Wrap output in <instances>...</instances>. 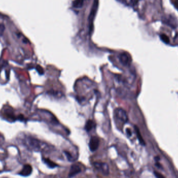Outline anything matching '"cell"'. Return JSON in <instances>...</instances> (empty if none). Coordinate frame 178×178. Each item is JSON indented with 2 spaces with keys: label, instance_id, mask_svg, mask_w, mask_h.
Listing matches in <instances>:
<instances>
[{
  "label": "cell",
  "instance_id": "1",
  "mask_svg": "<svg viewBox=\"0 0 178 178\" xmlns=\"http://www.w3.org/2000/svg\"><path fill=\"white\" fill-rule=\"evenodd\" d=\"M115 117L116 119L123 124L126 123L128 121V116L126 112L121 108H117L115 111Z\"/></svg>",
  "mask_w": 178,
  "mask_h": 178
},
{
  "label": "cell",
  "instance_id": "2",
  "mask_svg": "<svg viewBox=\"0 0 178 178\" xmlns=\"http://www.w3.org/2000/svg\"><path fill=\"white\" fill-rule=\"evenodd\" d=\"M94 166L98 171L104 176H108L109 173V167L106 163H94Z\"/></svg>",
  "mask_w": 178,
  "mask_h": 178
},
{
  "label": "cell",
  "instance_id": "3",
  "mask_svg": "<svg viewBox=\"0 0 178 178\" xmlns=\"http://www.w3.org/2000/svg\"><path fill=\"white\" fill-rule=\"evenodd\" d=\"M163 23L172 28H176L178 26V22L176 18L172 16H166L163 18Z\"/></svg>",
  "mask_w": 178,
  "mask_h": 178
},
{
  "label": "cell",
  "instance_id": "4",
  "mask_svg": "<svg viewBox=\"0 0 178 178\" xmlns=\"http://www.w3.org/2000/svg\"><path fill=\"white\" fill-rule=\"evenodd\" d=\"M100 145V140L97 136H92L90 138L89 142V148L90 151L94 152L97 151Z\"/></svg>",
  "mask_w": 178,
  "mask_h": 178
},
{
  "label": "cell",
  "instance_id": "5",
  "mask_svg": "<svg viewBox=\"0 0 178 178\" xmlns=\"http://www.w3.org/2000/svg\"><path fill=\"white\" fill-rule=\"evenodd\" d=\"M119 60L123 65H129L131 63V57L129 54L127 52L121 53L119 56Z\"/></svg>",
  "mask_w": 178,
  "mask_h": 178
},
{
  "label": "cell",
  "instance_id": "6",
  "mask_svg": "<svg viewBox=\"0 0 178 178\" xmlns=\"http://www.w3.org/2000/svg\"><path fill=\"white\" fill-rule=\"evenodd\" d=\"M98 5H99V0H94L92 7L91 10L90 11V15L89 16V21L90 23H91V25H92V22L97 13Z\"/></svg>",
  "mask_w": 178,
  "mask_h": 178
},
{
  "label": "cell",
  "instance_id": "7",
  "mask_svg": "<svg viewBox=\"0 0 178 178\" xmlns=\"http://www.w3.org/2000/svg\"><path fill=\"white\" fill-rule=\"evenodd\" d=\"M81 169L80 168L78 164H74L71 166V168L70 169V171L69 172V177H73L78 173L81 172Z\"/></svg>",
  "mask_w": 178,
  "mask_h": 178
},
{
  "label": "cell",
  "instance_id": "8",
  "mask_svg": "<svg viewBox=\"0 0 178 178\" xmlns=\"http://www.w3.org/2000/svg\"><path fill=\"white\" fill-rule=\"evenodd\" d=\"M30 145L33 149H40L42 148V144L39 140L33 139V138H30L29 140Z\"/></svg>",
  "mask_w": 178,
  "mask_h": 178
},
{
  "label": "cell",
  "instance_id": "9",
  "mask_svg": "<svg viewBox=\"0 0 178 178\" xmlns=\"http://www.w3.org/2000/svg\"><path fill=\"white\" fill-rule=\"evenodd\" d=\"M32 172V167L30 165H25L23 170L20 173V175L23 176H28Z\"/></svg>",
  "mask_w": 178,
  "mask_h": 178
},
{
  "label": "cell",
  "instance_id": "10",
  "mask_svg": "<svg viewBox=\"0 0 178 178\" xmlns=\"http://www.w3.org/2000/svg\"><path fill=\"white\" fill-rule=\"evenodd\" d=\"M95 127V123L93 121L89 120L85 125V129L87 132H90Z\"/></svg>",
  "mask_w": 178,
  "mask_h": 178
},
{
  "label": "cell",
  "instance_id": "11",
  "mask_svg": "<svg viewBox=\"0 0 178 178\" xmlns=\"http://www.w3.org/2000/svg\"><path fill=\"white\" fill-rule=\"evenodd\" d=\"M43 161L49 168L53 169V168H56L57 166V164H56L55 163H54L53 161H52V160H51L50 159H48V158H44Z\"/></svg>",
  "mask_w": 178,
  "mask_h": 178
},
{
  "label": "cell",
  "instance_id": "12",
  "mask_svg": "<svg viewBox=\"0 0 178 178\" xmlns=\"http://www.w3.org/2000/svg\"><path fill=\"white\" fill-rule=\"evenodd\" d=\"M85 0H74L73 2V7L74 8H81L83 6Z\"/></svg>",
  "mask_w": 178,
  "mask_h": 178
},
{
  "label": "cell",
  "instance_id": "13",
  "mask_svg": "<svg viewBox=\"0 0 178 178\" xmlns=\"http://www.w3.org/2000/svg\"><path fill=\"white\" fill-rule=\"evenodd\" d=\"M135 132H136V133H137V137L138 138V140L140 141V143L144 145V142L143 140L142 139V137L141 136L138 128L136 127V126H135Z\"/></svg>",
  "mask_w": 178,
  "mask_h": 178
},
{
  "label": "cell",
  "instance_id": "14",
  "mask_svg": "<svg viewBox=\"0 0 178 178\" xmlns=\"http://www.w3.org/2000/svg\"><path fill=\"white\" fill-rule=\"evenodd\" d=\"M160 38H161V40H162L163 42H164L165 43H168L169 42V39L167 35L161 34L160 36Z\"/></svg>",
  "mask_w": 178,
  "mask_h": 178
},
{
  "label": "cell",
  "instance_id": "15",
  "mask_svg": "<svg viewBox=\"0 0 178 178\" xmlns=\"http://www.w3.org/2000/svg\"><path fill=\"white\" fill-rule=\"evenodd\" d=\"M125 1L128 5L130 6L135 5L138 2V0H125Z\"/></svg>",
  "mask_w": 178,
  "mask_h": 178
},
{
  "label": "cell",
  "instance_id": "16",
  "mask_svg": "<svg viewBox=\"0 0 178 178\" xmlns=\"http://www.w3.org/2000/svg\"><path fill=\"white\" fill-rule=\"evenodd\" d=\"M4 29H5V27L3 25L0 24V36H1L3 34Z\"/></svg>",
  "mask_w": 178,
  "mask_h": 178
},
{
  "label": "cell",
  "instance_id": "17",
  "mask_svg": "<svg viewBox=\"0 0 178 178\" xmlns=\"http://www.w3.org/2000/svg\"><path fill=\"white\" fill-rule=\"evenodd\" d=\"M155 175L156 177L157 178H164V176H163L162 175H161L160 173H158V172H155Z\"/></svg>",
  "mask_w": 178,
  "mask_h": 178
},
{
  "label": "cell",
  "instance_id": "18",
  "mask_svg": "<svg viewBox=\"0 0 178 178\" xmlns=\"http://www.w3.org/2000/svg\"><path fill=\"white\" fill-rule=\"evenodd\" d=\"M127 134H128V135H129V136L131 135V133H130V131L129 129H127Z\"/></svg>",
  "mask_w": 178,
  "mask_h": 178
}]
</instances>
